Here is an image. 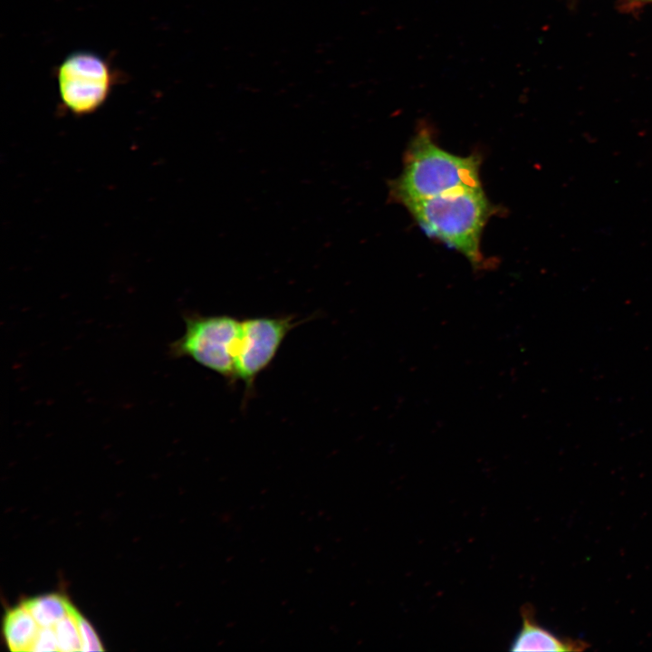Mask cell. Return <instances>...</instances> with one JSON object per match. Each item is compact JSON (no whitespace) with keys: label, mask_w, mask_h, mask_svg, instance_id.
Returning <instances> with one entry per match:
<instances>
[{"label":"cell","mask_w":652,"mask_h":652,"mask_svg":"<svg viewBox=\"0 0 652 652\" xmlns=\"http://www.w3.org/2000/svg\"><path fill=\"white\" fill-rule=\"evenodd\" d=\"M480 159L459 157L443 150L427 130L409 145L401 175L391 182L392 197L403 205L445 194L481 187Z\"/></svg>","instance_id":"1"},{"label":"cell","mask_w":652,"mask_h":652,"mask_svg":"<svg viewBox=\"0 0 652 652\" xmlns=\"http://www.w3.org/2000/svg\"><path fill=\"white\" fill-rule=\"evenodd\" d=\"M404 205L427 235L454 247L473 264L482 261L481 234L494 213L482 187Z\"/></svg>","instance_id":"2"},{"label":"cell","mask_w":652,"mask_h":652,"mask_svg":"<svg viewBox=\"0 0 652 652\" xmlns=\"http://www.w3.org/2000/svg\"><path fill=\"white\" fill-rule=\"evenodd\" d=\"M185 331L168 345L173 359L190 358L199 365L235 383V357L242 321L230 315L183 313Z\"/></svg>","instance_id":"3"},{"label":"cell","mask_w":652,"mask_h":652,"mask_svg":"<svg viewBox=\"0 0 652 652\" xmlns=\"http://www.w3.org/2000/svg\"><path fill=\"white\" fill-rule=\"evenodd\" d=\"M114 82L109 63L92 52L72 53L57 70L61 102L74 116L89 115L99 110L108 100Z\"/></svg>","instance_id":"4"},{"label":"cell","mask_w":652,"mask_h":652,"mask_svg":"<svg viewBox=\"0 0 652 652\" xmlns=\"http://www.w3.org/2000/svg\"><path fill=\"white\" fill-rule=\"evenodd\" d=\"M303 321L292 315L260 316L242 321L235 357V382L244 385L246 398L253 394L257 377L274 360L290 331Z\"/></svg>","instance_id":"5"},{"label":"cell","mask_w":652,"mask_h":652,"mask_svg":"<svg viewBox=\"0 0 652 652\" xmlns=\"http://www.w3.org/2000/svg\"><path fill=\"white\" fill-rule=\"evenodd\" d=\"M522 628L511 643L512 651L580 652L590 647L580 638L559 637L539 624L531 604L521 608Z\"/></svg>","instance_id":"6"},{"label":"cell","mask_w":652,"mask_h":652,"mask_svg":"<svg viewBox=\"0 0 652 652\" xmlns=\"http://www.w3.org/2000/svg\"><path fill=\"white\" fill-rule=\"evenodd\" d=\"M40 628L23 603L7 610L3 632L9 649L31 651Z\"/></svg>","instance_id":"7"},{"label":"cell","mask_w":652,"mask_h":652,"mask_svg":"<svg viewBox=\"0 0 652 652\" xmlns=\"http://www.w3.org/2000/svg\"><path fill=\"white\" fill-rule=\"evenodd\" d=\"M23 604L41 628H53L73 609L70 600L58 593L34 597Z\"/></svg>","instance_id":"8"},{"label":"cell","mask_w":652,"mask_h":652,"mask_svg":"<svg viewBox=\"0 0 652 652\" xmlns=\"http://www.w3.org/2000/svg\"><path fill=\"white\" fill-rule=\"evenodd\" d=\"M79 611L73 609L62 618L54 627L59 651H82V641L78 625Z\"/></svg>","instance_id":"9"},{"label":"cell","mask_w":652,"mask_h":652,"mask_svg":"<svg viewBox=\"0 0 652 652\" xmlns=\"http://www.w3.org/2000/svg\"><path fill=\"white\" fill-rule=\"evenodd\" d=\"M82 641V651H102L104 650L99 636L91 625L80 613L77 616Z\"/></svg>","instance_id":"10"},{"label":"cell","mask_w":652,"mask_h":652,"mask_svg":"<svg viewBox=\"0 0 652 652\" xmlns=\"http://www.w3.org/2000/svg\"><path fill=\"white\" fill-rule=\"evenodd\" d=\"M58 642L53 628H40L31 651H57Z\"/></svg>","instance_id":"11"},{"label":"cell","mask_w":652,"mask_h":652,"mask_svg":"<svg viewBox=\"0 0 652 652\" xmlns=\"http://www.w3.org/2000/svg\"><path fill=\"white\" fill-rule=\"evenodd\" d=\"M652 1V0H651Z\"/></svg>","instance_id":"12"}]
</instances>
